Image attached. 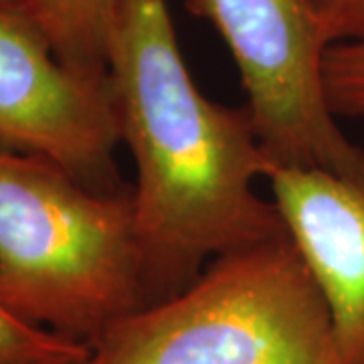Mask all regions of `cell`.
I'll list each match as a JSON object with an SVG mask.
<instances>
[{"mask_svg":"<svg viewBox=\"0 0 364 364\" xmlns=\"http://www.w3.org/2000/svg\"><path fill=\"white\" fill-rule=\"evenodd\" d=\"M107 77L136 166L146 306L186 289L215 257L287 235L272 198L257 193L273 162L247 105L198 90L166 0H117Z\"/></svg>","mask_w":364,"mask_h":364,"instance_id":"obj_1","label":"cell"},{"mask_svg":"<svg viewBox=\"0 0 364 364\" xmlns=\"http://www.w3.org/2000/svg\"><path fill=\"white\" fill-rule=\"evenodd\" d=\"M0 304L87 346L144 308L132 186L95 191L49 160L0 150Z\"/></svg>","mask_w":364,"mask_h":364,"instance_id":"obj_2","label":"cell"},{"mask_svg":"<svg viewBox=\"0 0 364 364\" xmlns=\"http://www.w3.org/2000/svg\"><path fill=\"white\" fill-rule=\"evenodd\" d=\"M83 364H348L289 235L219 255L90 344Z\"/></svg>","mask_w":364,"mask_h":364,"instance_id":"obj_3","label":"cell"},{"mask_svg":"<svg viewBox=\"0 0 364 364\" xmlns=\"http://www.w3.org/2000/svg\"><path fill=\"white\" fill-rule=\"evenodd\" d=\"M231 51L247 109L273 164L364 174L324 90L332 47L308 0H186Z\"/></svg>","mask_w":364,"mask_h":364,"instance_id":"obj_4","label":"cell"},{"mask_svg":"<svg viewBox=\"0 0 364 364\" xmlns=\"http://www.w3.org/2000/svg\"><path fill=\"white\" fill-rule=\"evenodd\" d=\"M117 117L109 77L67 67L35 26L0 0V150L43 158L95 191L117 193Z\"/></svg>","mask_w":364,"mask_h":364,"instance_id":"obj_5","label":"cell"},{"mask_svg":"<svg viewBox=\"0 0 364 364\" xmlns=\"http://www.w3.org/2000/svg\"><path fill=\"white\" fill-rule=\"evenodd\" d=\"M273 205L320 287L348 364H364V174L273 164Z\"/></svg>","mask_w":364,"mask_h":364,"instance_id":"obj_6","label":"cell"},{"mask_svg":"<svg viewBox=\"0 0 364 364\" xmlns=\"http://www.w3.org/2000/svg\"><path fill=\"white\" fill-rule=\"evenodd\" d=\"M26 18L81 75L107 77L109 41L117 0H2Z\"/></svg>","mask_w":364,"mask_h":364,"instance_id":"obj_7","label":"cell"},{"mask_svg":"<svg viewBox=\"0 0 364 364\" xmlns=\"http://www.w3.org/2000/svg\"><path fill=\"white\" fill-rule=\"evenodd\" d=\"M90 346L23 322L0 304V364H83Z\"/></svg>","mask_w":364,"mask_h":364,"instance_id":"obj_8","label":"cell"},{"mask_svg":"<svg viewBox=\"0 0 364 364\" xmlns=\"http://www.w3.org/2000/svg\"><path fill=\"white\" fill-rule=\"evenodd\" d=\"M324 90L334 116L364 119V41L328 49Z\"/></svg>","mask_w":364,"mask_h":364,"instance_id":"obj_9","label":"cell"},{"mask_svg":"<svg viewBox=\"0 0 364 364\" xmlns=\"http://www.w3.org/2000/svg\"><path fill=\"white\" fill-rule=\"evenodd\" d=\"M330 45L364 41V0H308Z\"/></svg>","mask_w":364,"mask_h":364,"instance_id":"obj_10","label":"cell"}]
</instances>
